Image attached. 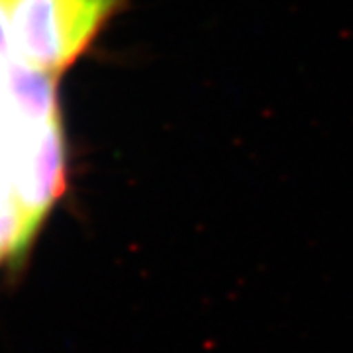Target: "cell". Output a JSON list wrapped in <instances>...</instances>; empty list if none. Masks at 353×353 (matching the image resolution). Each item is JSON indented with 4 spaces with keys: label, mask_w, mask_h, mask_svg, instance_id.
Here are the masks:
<instances>
[{
    "label": "cell",
    "mask_w": 353,
    "mask_h": 353,
    "mask_svg": "<svg viewBox=\"0 0 353 353\" xmlns=\"http://www.w3.org/2000/svg\"><path fill=\"white\" fill-rule=\"evenodd\" d=\"M55 77L0 57V269L24 259L67 183Z\"/></svg>",
    "instance_id": "1"
},
{
    "label": "cell",
    "mask_w": 353,
    "mask_h": 353,
    "mask_svg": "<svg viewBox=\"0 0 353 353\" xmlns=\"http://www.w3.org/2000/svg\"><path fill=\"white\" fill-rule=\"evenodd\" d=\"M120 6L122 0H0V57L57 79Z\"/></svg>",
    "instance_id": "2"
}]
</instances>
